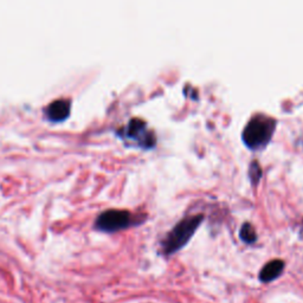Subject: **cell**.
Wrapping results in <instances>:
<instances>
[{"label": "cell", "mask_w": 303, "mask_h": 303, "mask_svg": "<svg viewBox=\"0 0 303 303\" xmlns=\"http://www.w3.org/2000/svg\"><path fill=\"white\" fill-rule=\"evenodd\" d=\"M276 129V120L265 114H256L245 126L242 139L246 147L257 151L265 147Z\"/></svg>", "instance_id": "cell-1"}, {"label": "cell", "mask_w": 303, "mask_h": 303, "mask_svg": "<svg viewBox=\"0 0 303 303\" xmlns=\"http://www.w3.org/2000/svg\"><path fill=\"white\" fill-rule=\"evenodd\" d=\"M204 217L202 214H197V216L186 217V218L181 219L180 222L175 225L172 230L167 233L164 241L161 243L162 251L165 255L170 256L172 253L179 251L181 247H184L189 243V239L194 235L197 231L198 227L202 224Z\"/></svg>", "instance_id": "cell-2"}, {"label": "cell", "mask_w": 303, "mask_h": 303, "mask_svg": "<svg viewBox=\"0 0 303 303\" xmlns=\"http://www.w3.org/2000/svg\"><path fill=\"white\" fill-rule=\"evenodd\" d=\"M117 135L123 141L132 142L142 150H152L155 147V135L141 118L134 117L129 120L126 126L117 129Z\"/></svg>", "instance_id": "cell-3"}, {"label": "cell", "mask_w": 303, "mask_h": 303, "mask_svg": "<svg viewBox=\"0 0 303 303\" xmlns=\"http://www.w3.org/2000/svg\"><path fill=\"white\" fill-rule=\"evenodd\" d=\"M133 214L127 210L110 208L103 211L95 222V227L104 232H115L134 224Z\"/></svg>", "instance_id": "cell-4"}, {"label": "cell", "mask_w": 303, "mask_h": 303, "mask_svg": "<svg viewBox=\"0 0 303 303\" xmlns=\"http://www.w3.org/2000/svg\"><path fill=\"white\" fill-rule=\"evenodd\" d=\"M70 108L71 101L69 98H57L48 104V107L44 109V113L52 122H59L69 116Z\"/></svg>", "instance_id": "cell-5"}, {"label": "cell", "mask_w": 303, "mask_h": 303, "mask_svg": "<svg viewBox=\"0 0 303 303\" xmlns=\"http://www.w3.org/2000/svg\"><path fill=\"white\" fill-rule=\"evenodd\" d=\"M283 270H284V262L282 260L270 261L262 268L258 278L263 283L272 282L282 275Z\"/></svg>", "instance_id": "cell-6"}, {"label": "cell", "mask_w": 303, "mask_h": 303, "mask_svg": "<svg viewBox=\"0 0 303 303\" xmlns=\"http://www.w3.org/2000/svg\"><path fill=\"white\" fill-rule=\"evenodd\" d=\"M239 237L246 244H252L257 241V233H256L255 227L250 223H244L242 225L241 231H239Z\"/></svg>", "instance_id": "cell-7"}, {"label": "cell", "mask_w": 303, "mask_h": 303, "mask_svg": "<svg viewBox=\"0 0 303 303\" xmlns=\"http://www.w3.org/2000/svg\"><path fill=\"white\" fill-rule=\"evenodd\" d=\"M262 177V170L258 162L253 160L249 167V178L253 184H257Z\"/></svg>", "instance_id": "cell-8"}]
</instances>
